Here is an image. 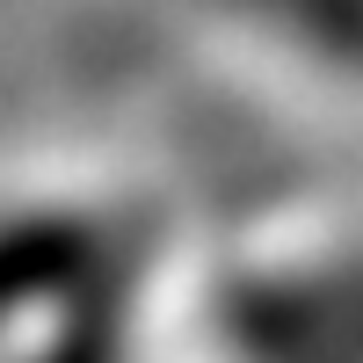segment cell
<instances>
[{
    "instance_id": "obj_1",
    "label": "cell",
    "mask_w": 363,
    "mask_h": 363,
    "mask_svg": "<svg viewBox=\"0 0 363 363\" xmlns=\"http://www.w3.org/2000/svg\"><path fill=\"white\" fill-rule=\"evenodd\" d=\"M87 240L73 225H8L0 233V320L22 313L29 298H51L80 277Z\"/></svg>"
}]
</instances>
